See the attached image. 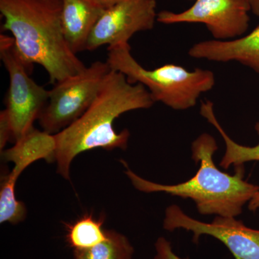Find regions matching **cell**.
<instances>
[{"mask_svg":"<svg viewBox=\"0 0 259 259\" xmlns=\"http://www.w3.org/2000/svg\"><path fill=\"white\" fill-rule=\"evenodd\" d=\"M61 25L74 54L86 51L89 37L105 9L94 0H61Z\"/></svg>","mask_w":259,"mask_h":259,"instance_id":"11","label":"cell"},{"mask_svg":"<svg viewBox=\"0 0 259 259\" xmlns=\"http://www.w3.org/2000/svg\"><path fill=\"white\" fill-rule=\"evenodd\" d=\"M157 16L156 0H122L105 10L89 37L86 51L128 42L137 32L152 30Z\"/></svg>","mask_w":259,"mask_h":259,"instance_id":"9","label":"cell"},{"mask_svg":"<svg viewBox=\"0 0 259 259\" xmlns=\"http://www.w3.org/2000/svg\"><path fill=\"white\" fill-rule=\"evenodd\" d=\"M156 254L153 259H190L181 258L174 251L171 243L164 237H159L155 243Z\"/></svg>","mask_w":259,"mask_h":259,"instance_id":"17","label":"cell"},{"mask_svg":"<svg viewBox=\"0 0 259 259\" xmlns=\"http://www.w3.org/2000/svg\"><path fill=\"white\" fill-rule=\"evenodd\" d=\"M250 8L245 0H195L181 13L160 12L157 21L166 25L204 24L214 40H228L241 37L249 26Z\"/></svg>","mask_w":259,"mask_h":259,"instance_id":"8","label":"cell"},{"mask_svg":"<svg viewBox=\"0 0 259 259\" xmlns=\"http://www.w3.org/2000/svg\"><path fill=\"white\" fill-rule=\"evenodd\" d=\"M190 57L214 62L236 61L259 74V25L244 36L228 40H207L189 49Z\"/></svg>","mask_w":259,"mask_h":259,"instance_id":"10","label":"cell"},{"mask_svg":"<svg viewBox=\"0 0 259 259\" xmlns=\"http://www.w3.org/2000/svg\"><path fill=\"white\" fill-rule=\"evenodd\" d=\"M258 208H259V191L248 202V209L250 210L255 211Z\"/></svg>","mask_w":259,"mask_h":259,"instance_id":"21","label":"cell"},{"mask_svg":"<svg viewBox=\"0 0 259 259\" xmlns=\"http://www.w3.org/2000/svg\"><path fill=\"white\" fill-rule=\"evenodd\" d=\"M0 56L9 76L5 110L15 143L34 127V122L38 120L47 105L49 90L37 84L30 77L31 69L19 56L13 37L0 35Z\"/></svg>","mask_w":259,"mask_h":259,"instance_id":"6","label":"cell"},{"mask_svg":"<svg viewBox=\"0 0 259 259\" xmlns=\"http://www.w3.org/2000/svg\"><path fill=\"white\" fill-rule=\"evenodd\" d=\"M250 8V12L259 16V0H245Z\"/></svg>","mask_w":259,"mask_h":259,"instance_id":"20","label":"cell"},{"mask_svg":"<svg viewBox=\"0 0 259 259\" xmlns=\"http://www.w3.org/2000/svg\"><path fill=\"white\" fill-rule=\"evenodd\" d=\"M57 149L56 135L32 127L27 134L15 141L14 146L1 151L5 161L14 164L10 172L18 179L22 173L32 163L39 160L56 161Z\"/></svg>","mask_w":259,"mask_h":259,"instance_id":"12","label":"cell"},{"mask_svg":"<svg viewBox=\"0 0 259 259\" xmlns=\"http://www.w3.org/2000/svg\"><path fill=\"white\" fill-rule=\"evenodd\" d=\"M13 142V132L6 110L0 112V149L4 150L8 142Z\"/></svg>","mask_w":259,"mask_h":259,"instance_id":"18","label":"cell"},{"mask_svg":"<svg viewBox=\"0 0 259 259\" xmlns=\"http://www.w3.org/2000/svg\"><path fill=\"white\" fill-rule=\"evenodd\" d=\"M94 1L101 6L102 8L106 10L114 6L117 3H120L122 0H94Z\"/></svg>","mask_w":259,"mask_h":259,"instance_id":"19","label":"cell"},{"mask_svg":"<svg viewBox=\"0 0 259 259\" xmlns=\"http://www.w3.org/2000/svg\"><path fill=\"white\" fill-rule=\"evenodd\" d=\"M106 238L93 248L74 250V259H133L134 248L122 233L106 230Z\"/></svg>","mask_w":259,"mask_h":259,"instance_id":"15","label":"cell"},{"mask_svg":"<svg viewBox=\"0 0 259 259\" xmlns=\"http://www.w3.org/2000/svg\"><path fill=\"white\" fill-rule=\"evenodd\" d=\"M154 103L147 89L130 83L125 75L111 69L86 112L55 134L57 173L69 180L71 163L86 151L97 148L125 150L131 134L127 129L115 131L116 119L125 112L151 108Z\"/></svg>","mask_w":259,"mask_h":259,"instance_id":"1","label":"cell"},{"mask_svg":"<svg viewBox=\"0 0 259 259\" xmlns=\"http://www.w3.org/2000/svg\"><path fill=\"white\" fill-rule=\"evenodd\" d=\"M107 51L110 69L125 75L130 83L143 85L153 101L173 110H186L195 106L199 97L210 91L215 83L214 73L207 69L189 71L172 64L146 69L132 55L129 42L107 47Z\"/></svg>","mask_w":259,"mask_h":259,"instance_id":"4","label":"cell"},{"mask_svg":"<svg viewBox=\"0 0 259 259\" xmlns=\"http://www.w3.org/2000/svg\"><path fill=\"white\" fill-rule=\"evenodd\" d=\"M110 71L107 61H97L79 74L56 83L38 118L42 130L57 134L79 118L96 98Z\"/></svg>","mask_w":259,"mask_h":259,"instance_id":"5","label":"cell"},{"mask_svg":"<svg viewBox=\"0 0 259 259\" xmlns=\"http://www.w3.org/2000/svg\"><path fill=\"white\" fill-rule=\"evenodd\" d=\"M200 114L204 119L217 130L226 144V152L220 163V166L228 169L233 165L235 167L243 166L250 161H259V143L256 146H245L237 144L226 134L214 111V104L207 100L202 102L200 107ZM255 130L259 135V121L255 123Z\"/></svg>","mask_w":259,"mask_h":259,"instance_id":"13","label":"cell"},{"mask_svg":"<svg viewBox=\"0 0 259 259\" xmlns=\"http://www.w3.org/2000/svg\"><path fill=\"white\" fill-rule=\"evenodd\" d=\"M0 12L20 59L30 69L40 65L51 83L86 69L65 38L61 0H0Z\"/></svg>","mask_w":259,"mask_h":259,"instance_id":"2","label":"cell"},{"mask_svg":"<svg viewBox=\"0 0 259 259\" xmlns=\"http://www.w3.org/2000/svg\"><path fill=\"white\" fill-rule=\"evenodd\" d=\"M217 142L208 134H202L192 144V158L200 163L198 171L190 180L177 185H161L145 180L134 173L125 161V175L136 190L146 193L164 192L175 197L191 199L201 214L237 217L243 207L259 191V186L244 180V168L236 167V174L225 173L214 164Z\"/></svg>","mask_w":259,"mask_h":259,"instance_id":"3","label":"cell"},{"mask_svg":"<svg viewBox=\"0 0 259 259\" xmlns=\"http://www.w3.org/2000/svg\"><path fill=\"white\" fill-rule=\"evenodd\" d=\"M163 227L167 231L192 232L195 243L204 235L212 236L222 242L236 259H259V230L248 228L235 217L216 216L212 223H204L172 204L165 210Z\"/></svg>","mask_w":259,"mask_h":259,"instance_id":"7","label":"cell"},{"mask_svg":"<svg viewBox=\"0 0 259 259\" xmlns=\"http://www.w3.org/2000/svg\"><path fill=\"white\" fill-rule=\"evenodd\" d=\"M18 179L11 174L2 179L0 188V223L18 225L25 221L28 214L26 206L19 201L15 194V185Z\"/></svg>","mask_w":259,"mask_h":259,"instance_id":"16","label":"cell"},{"mask_svg":"<svg viewBox=\"0 0 259 259\" xmlns=\"http://www.w3.org/2000/svg\"><path fill=\"white\" fill-rule=\"evenodd\" d=\"M105 217H93L86 214L71 224L66 225V241L74 250H86L93 248L106 238V230L104 229Z\"/></svg>","mask_w":259,"mask_h":259,"instance_id":"14","label":"cell"}]
</instances>
